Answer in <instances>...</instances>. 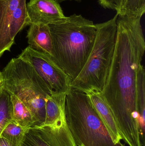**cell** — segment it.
<instances>
[{"label": "cell", "instance_id": "cell-1", "mask_svg": "<svg viewBox=\"0 0 145 146\" xmlns=\"http://www.w3.org/2000/svg\"><path fill=\"white\" fill-rule=\"evenodd\" d=\"M141 18L117 16L114 54L101 92L122 140L129 146H143L137 104L138 71L145 51Z\"/></svg>", "mask_w": 145, "mask_h": 146}, {"label": "cell", "instance_id": "cell-2", "mask_svg": "<svg viewBox=\"0 0 145 146\" xmlns=\"http://www.w3.org/2000/svg\"><path fill=\"white\" fill-rule=\"evenodd\" d=\"M48 26L52 42V58L72 81L88 58L95 39L96 25L81 15L74 14Z\"/></svg>", "mask_w": 145, "mask_h": 146}, {"label": "cell", "instance_id": "cell-3", "mask_svg": "<svg viewBox=\"0 0 145 146\" xmlns=\"http://www.w3.org/2000/svg\"><path fill=\"white\" fill-rule=\"evenodd\" d=\"M2 88L18 98L42 126L46 117V101L51 91L32 66L19 57L12 58L1 72Z\"/></svg>", "mask_w": 145, "mask_h": 146}, {"label": "cell", "instance_id": "cell-4", "mask_svg": "<svg viewBox=\"0 0 145 146\" xmlns=\"http://www.w3.org/2000/svg\"><path fill=\"white\" fill-rule=\"evenodd\" d=\"M65 112L77 146H126L113 142L86 93L71 88L66 95Z\"/></svg>", "mask_w": 145, "mask_h": 146}, {"label": "cell", "instance_id": "cell-5", "mask_svg": "<svg viewBox=\"0 0 145 146\" xmlns=\"http://www.w3.org/2000/svg\"><path fill=\"white\" fill-rule=\"evenodd\" d=\"M118 15L116 13L110 20L95 25L96 35L91 52L81 71L72 81V88L85 93L102 92L114 54Z\"/></svg>", "mask_w": 145, "mask_h": 146}, {"label": "cell", "instance_id": "cell-6", "mask_svg": "<svg viewBox=\"0 0 145 146\" xmlns=\"http://www.w3.org/2000/svg\"><path fill=\"white\" fill-rule=\"evenodd\" d=\"M18 57L32 66L52 94H66L71 88L70 77L51 56L28 46Z\"/></svg>", "mask_w": 145, "mask_h": 146}, {"label": "cell", "instance_id": "cell-7", "mask_svg": "<svg viewBox=\"0 0 145 146\" xmlns=\"http://www.w3.org/2000/svg\"><path fill=\"white\" fill-rule=\"evenodd\" d=\"M30 24L49 25L66 17L56 0H30L26 4Z\"/></svg>", "mask_w": 145, "mask_h": 146}, {"label": "cell", "instance_id": "cell-8", "mask_svg": "<svg viewBox=\"0 0 145 146\" xmlns=\"http://www.w3.org/2000/svg\"><path fill=\"white\" fill-rule=\"evenodd\" d=\"M105 127L115 144L121 142L122 138L120 134L115 119L109 106L104 98L102 93L91 91L86 93Z\"/></svg>", "mask_w": 145, "mask_h": 146}, {"label": "cell", "instance_id": "cell-9", "mask_svg": "<svg viewBox=\"0 0 145 146\" xmlns=\"http://www.w3.org/2000/svg\"><path fill=\"white\" fill-rule=\"evenodd\" d=\"M50 146H77L67 121L54 127L37 126L30 128Z\"/></svg>", "mask_w": 145, "mask_h": 146}, {"label": "cell", "instance_id": "cell-10", "mask_svg": "<svg viewBox=\"0 0 145 146\" xmlns=\"http://www.w3.org/2000/svg\"><path fill=\"white\" fill-rule=\"evenodd\" d=\"M27 38L30 48L52 57V42L48 25L30 24Z\"/></svg>", "mask_w": 145, "mask_h": 146}, {"label": "cell", "instance_id": "cell-11", "mask_svg": "<svg viewBox=\"0 0 145 146\" xmlns=\"http://www.w3.org/2000/svg\"><path fill=\"white\" fill-rule=\"evenodd\" d=\"M20 0H0V57L10 51L13 43L9 35V27L14 11Z\"/></svg>", "mask_w": 145, "mask_h": 146}, {"label": "cell", "instance_id": "cell-12", "mask_svg": "<svg viewBox=\"0 0 145 146\" xmlns=\"http://www.w3.org/2000/svg\"><path fill=\"white\" fill-rule=\"evenodd\" d=\"M66 94L52 93L46 101V117L43 125L56 127L66 122L65 104ZM43 126V125H42Z\"/></svg>", "mask_w": 145, "mask_h": 146}, {"label": "cell", "instance_id": "cell-13", "mask_svg": "<svg viewBox=\"0 0 145 146\" xmlns=\"http://www.w3.org/2000/svg\"><path fill=\"white\" fill-rule=\"evenodd\" d=\"M11 95L13 121L26 130L35 127L36 121L27 107L14 95Z\"/></svg>", "mask_w": 145, "mask_h": 146}, {"label": "cell", "instance_id": "cell-14", "mask_svg": "<svg viewBox=\"0 0 145 146\" xmlns=\"http://www.w3.org/2000/svg\"><path fill=\"white\" fill-rule=\"evenodd\" d=\"M137 104L140 117V140L143 145L145 144V72L144 66L141 64L138 74L137 88Z\"/></svg>", "mask_w": 145, "mask_h": 146}, {"label": "cell", "instance_id": "cell-15", "mask_svg": "<svg viewBox=\"0 0 145 146\" xmlns=\"http://www.w3.org/2000/svg\"><path fill=\"white\" fill-rule=\"evenodd\" d=\"M30 25L26 0H20L12 15L9 24V35L12 43H14V38L17 34L23 28Z\"/></svg>", "mask_w": 145, "mask_h": 146}, {"label": "cell", "instance_id": "cell-16", "mask_svg": "<svg viewBox=\"0 0 145 146\" xmlns=\"http://www.w3.org/2000/svg\"><path fill=\"white\" fill-rule=\"evenodd\" d=\"M13 121L11 95L3 88L0 89V137L9 123Z\"/></svg>", "mask_w": 145, "mask_h": 146}, {"label": "cell", "instance_id": "cell-17", "mask_svg": "<svg viewBox=\"0 0 145 146\" xmlns=\"http://www.w3.org/2000/svg\"><path fill=\"white\" fill-rule=\"evenodd\" d=\"M145 13V0H120L119 15L142 17Z\"/></svg>", "mask_w": 145, "mask_h": 146}, {"label": "cell", "instance_id": "cell-18", "mask_svg": "<svg viewBox=\"0 0 145 146\" xmlns=\"http://www.w3.org/2000/svg\"><path fill=\"white\" fill-rule=\"evenodd\" d=\"M26 130L13 121L6 126L1 136L7 140L11 146H20Z\"/></svg>", "mask_w": 145, "mask_h": 146}, {"label": "cell", "instance_id": "cell-19", "mask_svg": "<svg viewBox=\"0 0 145 146\" xmlns=\"http://www.w3.org/2000/svg\"><path fill=\"white\" fill-rule=\"evenodd\" d=\"M20 146H50L37 133L31 128L26 131Z\"/></svg>", "mask_w": 145, "mask_h": 146}, {"label": "cell", "instance_id": "cell-20", "mask_svg": "<svg viewBox=\"0 0 145 146\" xmlns=\"http://www.w3.org/2000/svg\"><path fill=\"white\" fill-rule=\"evenodd\" d=\"M0 146H11L7 140L2 137H0Z\"/></svg>", "mask_w": 145, "mask_h": 146}, {"label": "cell", "instance_id": "cell-21", "mask_svg": "<svg viewBox=\"0 0 145 146\" xmlns=\"http://www.w3.org/2000/svg\"><path fill=\"white\" fill-rule=\"evenodd\" d=\"M59 3H60L62 2L65 1H78L80 2L81 0H56Z\"/></svg>", "mask_w": 145, "mask_h": 146}]
</instances>
